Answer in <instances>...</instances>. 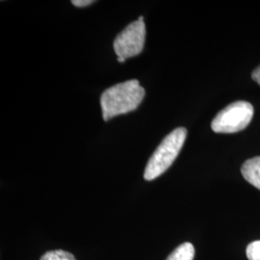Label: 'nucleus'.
<instances>
[{
  "label": "nucleus",
  "mask_w": 260,
  "mask_h": 260,
  "mask_svg": "<svg viewBox=\"0 0 260 260\" xmlns=\"http://www.w3.org/2000/svg\"><path fill=\"white\" fill-rule=\"evenodd\" d=\"M145 89L138 80H128L105 90L101 98L104 121L134 111L145 98Z\"/></svg>",
  "instance_id": "obj_1"
},
{
  "label": "nucleus",
  "mask_w": 260,
  "mask_h": 260,
  "mask_svg": "<svg viewBox=\"0 0 260 260\" xmlns=\"http://www.w3.org/2000/svg\"><path fill=\"white\" fill-rule=\"evenodd\" d=\"M186 137L187 129L178 127L163 139L149 158L144 174L146 180L150 181L157 178L172 166L184 145Z\"/></svg>",
  "instance_id": "obj_2"
},
{
  "label": "nucleus",
  "mask_w": 260,
  "mask_h": 260,
  "mask_svg": "<svg viewBox=\"0 0 260 260\" xmlns=\"http://www.w3.org/2000/svg\"><path fill=\"white\" fill-rule=\"evenodd\" d=\"M253 107L247 102H235L219 112L211 122L216 133H235L245 129L251 122Z\"/></svg>",
  "instance_id": "obj_3"
},
{
  "label": "nucleus",
  "mask_w": 260,
  "mask_h": 260,
  "mask_svg": "<svg viewBox=\"0 0 260 260\" xmlns=\"http://www.w3.org/2000/svg\"><path fill=\"white\" fill-rule=\"evenodd\" d=\"M146 25L144 20H136L124 28L114 41V50L118 58L127 59L140 54L145 46Z\"/></svg>",
  "instance_id": "obj_4"
},
{
  "label": "nucleus",
  "mask_w": 260,
  "mask_h": 260,
  "mask_svg": "<svg viewBox=\"0 0 260 260\" xmlns=\"http://www.w3.org/2000/svg\"><path fill=\"white\" fill-rule=\"evenodd\" d=\"M243 177L260 190V156L247 160L241 168Z\"/></svg>",
  "instance_id": "obj_5"
},
{
  "label": "nucleus",
  "mask_w": 260,
  "mask_h": 260,
  "mask_svg": "<svg viewBox=\"0 0 260 260\" xmlns=\"http://www.w3.org/2000/svg\"><path fill=\"white\" fill-rule=\"evenodd\" d=\"M195 256V248L194 246L186 242L178 246L175 251H173L166 260H193Z\"/></svg>",
  "instance_id": "obj_6"
},
{
  "label": "nucleus",
  "mask_w": 260,
  "mask_h": 260,
  "mask_svg": "<svg viewBox=\"0 0 260 260\" xmlns=\"http://www.w3.org/2000/svg\"><path fill=\"white\" fill-rule=\"evenodd\" d=\"M40 260H76L75 255L63 250L47 251Z\"/></svg>",
  "instance_id": "obj_7"
},
{
  "label": "nucleus",
  "mask_w": 260,
  "mask_h": 260,
  "mask_svg": "<svg viewBox=\"0 0 260 260\" xmlns=\"http://www.w3.org/2000/svg\"><path fill=\"white\" fill-rule=\"evenodd\" d=\"M246 253L249 260H260V240L249 244Z\"/></svg>",
  "instance_id": "obj_8"
},
{
  "label": "nucleus",
  "mask_w": 260,
  "mask_h": 260,
  "mask_svg": "<svg viewBox=\"0 0 260 260\" xmlns=\"http://www.w3.org/2000/svg\"><path fill=\"white\" fill-rule=\"evenodd\" d=\"M94 1L93 0H74L72 3L76 7H86L91 5Z\"/></svg>",
  "instance_id": "obj_9"
},
{
  "label": "nucleus",
  "mask_w": 260,
  "mask_h": 260,
  "mask_svg": "<svg viewBox=\"0 0 260 260\" xmlns=\"http://www.w3.org/2000/svg\"><path fill=\"white\" fill-rule=\"evenodd\" d=\"M251 77H252V79H253L256 83H258L260 85V66L259 67H257V68L252 72Z\"/></svg>",
  "instance_id": "obj_10"
},
{
  "label": "nucleus",
  "mask_w": 260,
  "mask_h": 260,
  "mask_svg": "<svg viewBox=\"0 0 260 260\" xmlns=\"http://www.w3.org/2000/svg\"><path fill=\"white\" fill-rule=\"evenodd\" d=\"M118 61H119L120 63H123V62L125 61V59H122V58H118Z\"/></svg>",
  "instance_id": "obj_11"
}]
</instances>
